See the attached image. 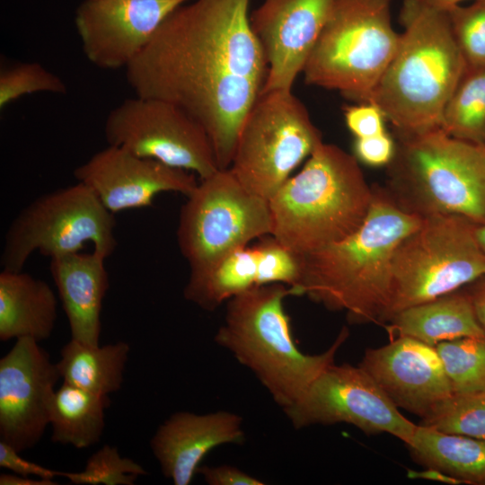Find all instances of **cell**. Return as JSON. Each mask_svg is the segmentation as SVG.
I'll return each instance as SVG.
<instances>
[{
    "label": "cell",
    "instance_id": "6da1fadb",
    "mask_svg": "<svg viewBox=\"0 0 485 485\" xmlns=\"http://www.w3.org/2000/svg\"><path fill=\"white\" fill-rule=\"evenodd\" d=\"M249 4L190 0L168 15L126 67L137 96L172 102L200 123L219 169L230 167L241 125L268 75Z\"/></svg>",
    "mask_w": 485,
    "mask_h": 485
},
{
    "label": "cell",
    "instance_id": "7a4b0ae2",
    "mask_svg": "<svg viewBox=\"0 0 485 485\" xmlns=\"http://www.w3.org/2000/svg\"><path fill=\"white\" fill-rule=\"evenodd\" d=\"M366 219L345 239L302 255L300 295L329 310L345 311L350 323H384L392 263L399 243L422 217L401 208L375 186Z\"/></svg>",
    "mask_w": 485,
    "mask_h": 485
},
{
    "label": "cell",
    "instance_id": "3957f363",
    "mask_svg": "<svg viewBox=\"0 0 485 485\" xmlns=\"http://www.w3.org/2000/svg\"><path fill=\"white\" fill-rule=\"evenodd\" d=\"M396 50L367 101L400 135L440 128L444 108L467 67L448 13L404 0ZM366 102V101H365Z\"/></svg>",
    "mask_w": 485,
    "mask_h": 485
},
{
    "label": "cell",
    "instance_id": "277c9868",
    "mask_svg": "<svg viewBox=\"0 0 485 485\" xmlns=\"http://www.w3.org/2000/svg\"><path fill=\"white\" fill-rule=\"evenodd\" d=\"M289 295H297L284 284L252 287L226 302L224 322L215 335L216 343L247 367L282 410L294 404L335 363L349 335L344 327L325 351L304 353L284 307Z\"/></svg>",
    "mask_w": 485,
    "mask_h": 485
},
{
    "label": "cell",
    "instance_id": "5b68a950",
    "mask_svg": "<svg viewBox=\"0 0 485 485\" xmlns=\"http://www.w3.org/2000/svg\"><path fill=\"white\" fill-rule=\"evenodd\" d=\"M373 193L355 155L322 142L269 199L271 235L302 255L338 242L363 224Z\"/></svg>",
    "mask_w": 485,
    "mask_h": 485
},
{
    "label": "cell",
    "instance_id": "8992f818",
    "mask_svg": "<svg viewBox=\"0 0 485 485\" xmlns=\"http://www.w3.org/2000/svg\"><path fill=\"white\" fill-rule=\"evenodd\" d=\"M396 136L385 190L401 208L422 218L457 215L485 223V144L441 128Z\"/></svg>",
    "mask_w": 485,
    "mask_h": 485
},
{
    "label": "cell",
    "instance_id": "52a82bcc",
    "mask_svg": "<svg viewBox=\"0 0 485 485\" xmlns=\"http://www.w3.org/2000/svg\"><path fill=\"white\" fill-rule=\"evenodd\" d=\"M399 38L391 22V0H334L302 72L304 82L367 101Z\"/></svg>",
    "mask_w": 485,
    "mask_h": 485
},
{
    "label": "cell",
    "instance_id": "ba28073f",
    "mask_svg": "<svg viewBox=\"0 0 485 485\" xmlns=\"http://www.w3.org/2000/svg\"><path fill=\"white\" fill-rule=\"evenodd\" d=\"M476 225L457 215L423 217L397 246L384 323L400 311L457 291L485 277Z\"/></svg>",
    "mask_w": 485,
    "mask_h": 485
},
{
    "label": "cell",
    "instance_id": "9c48e42d",
    "mask_svg": "<svg viewBox=\"0 0 485 485\" xmlns=\"http://www.w3.org/2000/svg\"><path fill=\"white\" fill-rule=\"evenodd\" d=\"M116 220L82 182L45 193L10 224L0 256L3 269L21 271L38 251L54 258L80 252L87 242L106 259L116 249Z\"/></svg>",
    "mask_w": 485,
    "mask_h": 485
},
{
    "label": "cell",
    "instance_id": "30bf717a",
    "mask_svg": "<svg viewBox=\"0 0 485 485\" xmlns=\"http://www.w3.org/2000/svg\"><path fill=\"white\" fill-rule=\"evenodd\" d=\"M322 142L292 91L261 93L241 125L228 169L244 188L269 200Z\"/></svg>",
    "mask_w": 485,
    "mask_h": 485
},
{
    "label": "cell",
    "instance_id": "8fae6325",
    "mask_svg": "<svg viewBox=\"0 0 485 485\" xmlns=\"http://www.w3.org/2000/svg\"><path fill=\"white\" fill-rule=\"evenodd\" d=\"M271 230L269 200L244 188L229 169H219L187 196L176 237L191 269L249 246Z\"/></svg>",
    "mask_w": 485,
    "mask_h": 485
},
{
    "label": "cell",
    "instance_id": "7c38bea8",
    "mask_svg": "<svg viewBox=\"0 0 485 485\" xmlns=\"http://www.w3.org/2000/svg\"><path fill=\"white\" fill-rule=\"evenodd\" d=\"M104 136L109 145L194 172L200 180L219 170L204 128L164 100L137 95L124 100L108 114Z\"/></svg>",
    "mask_w": 485,
    "mask_h": 485
},
{
    "label": "cell",
    "instance_id": "4fadbf2b",
    "mask_svg": "<svg viewBox=\"0 0 485 485\" xmlns=\"http://www.w3.org/2000/svg\"><path fill=\"white\" fill-rule=\"evenodd\" d=\"M295 428L345 423L366 434L386 433L410 443L417 426L406 419L360 366H329L283 410Z\"/></svg>",
    "mask_w": 485,
    "mask_h": 485
},
{
    "label": "cell",
    "instance_id": "5bb4252c",
    "mask_svg": "<svg viewBox=\"0 0 485 485\" xmlns=\"http://www.w3.org/2000/svg\"><path fill=\"white\" fill-rule=\"evenodd\" d=\"M60 374L39 342L17 339L0 359V440L18 452L35 446L49 425Z\"/></svg>",
    "mask_w": 485,
    "mask_h": 485
},
{
    "label": "cell",
    "instance_id": "9a60e30c",
    "mask_svg": "<svg viewBox=\"0 0 485 485\" xmlns=\"http://www.w3.org/2000/svg\"><path fill=\"white\" fill-rule=\"evenodd\" d=\"M190 0H84L75 25L86 58L106 70L127 67L162 22Z\"/></svg>",
    "mask_w": 485,
    "mask_h": 485
},
{
    "label": "cell",
    "instance_id": "2e32d148",
    "mask_svg": "<svg viewBox=\"0 0 485 485\" xmlns=\"http://www.w3.org/2000/svg\"><path fill=\"white\" fill-rule=\"evenodd\" d=\"M111 213L147 207L163 192L189 196L198 182L194 172L137 156L109 145L74 170Z\"/></svg>",
    "mask_w": 485,
    "mask_h": 485
},
{
    "label": "cell",
    "instance_id": "e0dca14e",
    "mask_svg": "<svg viewBox=\"0 0 485 485\" xmlns=\"http://www.w3.org/2000/svg\"><path fill=\"white\" fill-rule=\"evenodd\" d=\"M333 3L334 0H264L251 13V27L268 65L261 93L292 91Z\"/></svg>",
    "mask_w": 485,
    "mask_h": 485
},
{
    "label": "cell",
    "instance_id": "ac0fdd59",
    "mask_svg": "<svg viewBox=\"0 0 485 485\" xmlns=\"http://www.w3.org/2000/svg\"><path fill=\"white\" fill-rule=\"evenodd\" d=\"M359 366L398 409L421 419L453 394L436 347L410 337L367 348Z\"/></svg>",
    "mask_w": 485,
    "mask_h": 485
},
{
    "label": "cell",
    "instance_id": "d6986e66",
    "mask_svg": "<svg viewBox=\"0 0 485 485\" xmlns=\"http://www.w3.org/2000/svg\"><path fill=\"white\" fill-rule=\"evenodd\" d=\"M242 418L227 410L178 411L158 427L150 447L164 477L175 485H188L211 450L225 444H242Z\"/></svg>",
    "mask_w": 485,
    "mask_h": 485
},
{
    "label": "cell",
    "instance_id": "ffe728a7",
    "mask_svg": "<svg viewBox=\"0 0 485 485\" xmlns=\"http://www.w3.org/2000/svg\"><path fill=\"white\" fill-rule=\"evenodd\" d=\"M105 260L94 251L50 259V274L68 321L71 339L88 345H100L101 311L110 286Z\"/></svg>",
    "mask_w": 485,
    "mask_h": 485
},
{
    "label": "cell",
    "instance_id": "44dd1931",
    "mask_svg": "<svg viewBox=\"0 0 485 485\" xmlns=\"http://www.w3.org/2000/svg\"><path fill=\"white\" fill-rule=\"evenodd\" d=\"M57 317V300L45 281L21 271L0 273V340L48 339Z\"/></svg>",
    "mask_w": 485,
    "mask_h": 485
},
{
    "label": "cell",
    "instance_id": "7402d4cb",
    "mask_svg": "<svg viewBox=\"0 0 485 485\" xmlns=\"http://www.w3.org/2000/svg\"><path fill=\"white\" fill-rule=\"evenodd\" d=\"M385 325L390 340L410 337L436 347L464 337H483L468 293L455 291L395 313Z\"/></svg>",
    "mask_w": 485,
    "mask_h": 485
},
{
    "label": "cell",
    "instance_id": "603a6c76",
    "mask_svg": "<svg viewBox=\"0 0 485 485\" xmlns=\"http://www.w3.org/2000/svg\"><path fill=\"white\" fill-rule=\"evenodd\" d=\"M411 457L463 483L485 485V439L448 434L418 425L407 445Z\"/></svg>",
    "mask_w": 485,
    "mask_h": 485
},
{
    "label": "cell",
    "instance_id": "cb8c5ba5",
    "mask_svg": "<svg viewBox=\"0 0 485 485\" xmlns=\"http://www.w3.org/2000/svg\"><path fill=\"white\" fill-rule=\"evenodd\" d=\"M129 352L125 341L94 346L71 339L56 364L63 383L108 396L121 388Z\"/></svg>",
    "mask_w": 485,
    "mask_h": 485
},
{
    "label": "cell",
    "instance_id": "d4e9b609",
    "mask_svg": "<svg viewBox=\"0 0 485 485\" xmlns=\"http://www.w3.org/2000/svg\"><path fill=\"white\" fill-rule=\"evenodd\" d=\"M257 269L255 246L237 249L208 266L190 269L183 295L203 310L215 311L257 286Z\"/></svg>",
    "mask_w": 485,
    "mask_h": 485
},
{
    "label": "cell",
    "instance_id": "484cf974",
    "mask_svg": "<svg viewBox=\"0 0 485 485\" xmlns=\"http://www.w3.org/2000/svg\"><path fill=\"white\" fill-rule=\"evenodd\" d=\"M110 401L63 383L55 391L49 410L51 440L84 449L98 443L105 427V410Z\"/></svg>",
    "mask_w": 485,
    "mask_h": 485
},
{
    "label": "cell",
    "instance_id": "4316f807",
    "mask_svg": "<svg viewBox=\"0 0 485 485\" xmlns=\"http://www.w3.org/2000/svg\"><path fill=\"white\" fill-rule=\"evenodd\" d=\"M440 128L455 138L485 144V68L467 66L444 108Z\"/></svg>",
    "mask_w": 485,
    "mask_h": 485
},
{
    "label": "cell",
    "instance_id": "83f0119b",
    "mask_svg": "<svg viewBox=\"0 0 485 485\" xmlns=\"http://www.w3.org/2000/svg\"><path fill=\"white\" fill-rule=\"evenodd\" d=\"M436 349L453 393L485 390V336L443 341Z\"/></svg>",
    "mask_w": 485,
    "mask_h": 485
},
{
    "label": "cell",
    "instance_id": "f1b7e54d",
    "mask_svg": "<svg viewBox=\"0 0 485 485\" xmlns=\"http://www.w3.org/2000/svg\"><path fill=\"white\" fill-rule=\"evenodd\" d=\"M420 425L440 432L485 439V390L453 393Z\"/></svg>",
    "mask_w": 485,
    "mask_h": 485
},
{
    "label": "cell",
    "instance_id": "f546056e",
    "mask_svg": "<svg viewBox=\"0 0 485 485\" xmlns=\"http://www.w3.org/2000/svg\"><path fill=\"white\" fill-rule=\"evenodd\" d=\"M142 475L147 472L140 464L105 445L88 458L82 472H68L66 479L77 485H133Z\"/></svg>",
    "mask_w": 485,
    "mask_h": 485
},
{
    "label": "cell",
    "instance_id": "4dcf8cb0",
    "mask_svg": "<svg viewBox=\"0 0 485 485\" xmlns=\"http://www.w3.org/2000/svg\"><path fill=\"white\" fill-rule=\"evenodd\" d=\"M35 93L66 94L67 87L57 75L38 62L19 63L0 72V109Z\"/></svg>",
    "mask_w": 485,
    "mask_h": 485
},
{
    "label": "cell",
    "instance_id": "1f68e13d",
    "mask_svg": "<svg viewBox=\"0 0 485 485\" xmlns=\"http://www.w3.org/2000/svg\"><path fill=\"white\" fill-rule=\"evenodd\" d=\"M257 286L284 284L293 287L297 295L302 277V254L296 253L271 234L258 239Z\"/></svg>",
    "mask_w": 485,
    "mask_h": 485
},
{
    "label": "cell",
    "instance_id": "d6a6232c",
    "mask_svg": "<svg viewBox=\"0 0 485 485\" xmlns=\"http://www.w3.org/2000/svg\"><path fill=\"white\" fill-rule=\"evenodd\" d=\"M458 48L469 66L485 68V0L447 10Z\"/></svg>",
    "mask_w": 485,
    "mask_h": 485
},
{
    "label": "cell",
    "instance_id": "836d02e7",
    "mask_svg": "<svg viewBox=\"0 0 485 485\" xmlns=\"http://www.w3.org/2000/svg\"><path fill=\"white\" fill-rule=\"evenodd\" d=\"M344 118L348 130L356 138L368 137L385 131V117L381 109L373 102L347 106Z\"/></svg>",
    "mask_w": 485,
    "mask_h": 485
},
{
    "label": "cell",
    "instance_id": "e575fe53",
    "mask_svg": "<svg viewBox=\"0 0 485 485\" xmlns=\"http://www.w3.org/2000/svg\"><path fill=\"white\" fill-rule=\"evenodd\" d=\"M395 150L396 143L386 131L368 137L356 138L354 143L355 157L371 166L388 165Z\"/></svg>",
    "mask_w": 485,
    "mask_h": 485
},
{
    "label": "cell",
    "instance_id": "d590c367",
    "mask_svg": "<svg viewBox=\"0 0 485 485\" xmlns=\"http://www.w3.org/2000/svg\"><path fill=\"white\" fill-rule=\"evenodd\" d=\"M0 466L25 477L32 475L41 479L54 480L56 477L66 478L67 475L66 472L51 470L22 458L20 452L1 440Z\"/></svg>",
    "mask_w": 485,
    "mask_h": 485
},
{
    "label": "cell",
    "instance_id": "8d00e7d4",
    "mask_svg": "<svg viewBox=\"0 0 485 485\" xmlns=\"http://www.w3.org/2000/svg\"><path fill=\"white\" fill-rule=\"evenodd\" d=\"M200 474L209 485H264L261 480L228 464L217 466H199Z\"/></svg>",
    "mask_w": 485,
    "mask_h": 485
},
{
    "label": "cell",
    "instance_id": "74e56055",
    "mask_svg": "<svg viewBox=\"0 0 485 485\" xmlns=\"http://www.w3.org/2000/svg\"><path fill=\"white\" fill-rule=\"evenodd\" d=\"M476 317L485 331V277L474 282L470 293H468Z\"/></svg>",
    "mask_w": 485,
    "mask_h": 485
},
{
    "label": "cell",
    "instance_id": "f35d334b",
    "mask_svg": "<svg viewBox=\"0 0 485 485\" xmlns=\"http://www.w3.org/2000/svg\"><path fill=\"white\" fill-rule=\"evenodd\" d=\"M407 476L410 479H424L451 485L463 484V482L458 479L432 468H427L426 470L420 472L408 470Z\"/></svg>",
    "mask_w": 485,
    "mask_h": 485
},
{
    "label": "cell",
    "instance_id": "ab89813d",
    "mask_svg": "<svg viewBox=\"0 0 485 485\" xmlns=\"http://www.w3.org/2000/svg\"><path fill=\"white\" fill-rule=\"evenodd\" d=\"M54 480L32 479L15 473H1L0 485H54Z\"/></svg>",
    "mask_w": 485,
    "mask_h": 485
},
{
    "label": "cell",
    "instance_id": "60d3db41",
    "mask_svg": "<svg viewBox=\"0 0 485 485\" xmlns=\"http://www.w3.org/2000/svg\"><path fill=\"white\" fill-rule=\"evenodd\" d=\"M423 4L443 11H447L464 0H419Z\"/></svg>",
    "mask_w": 485,
    "mask_h": 485
},
{
    "label": "cell",
    "instance_id": "b9f144b4",
    "mask_svg": "<svg viewBox=\"0 0 485 485\" xmlns=\"http://www.w3.org/2000/svg\"><path fill=\"white\" fill-rule=\"evenodd\" d=\"M475 235L478 241L479 245L481 250L485 252V223L481 225H476L475 226Z\"/></svg>",
    "mask_w": 485,
    "mask_h": 485
}]
</instances>
